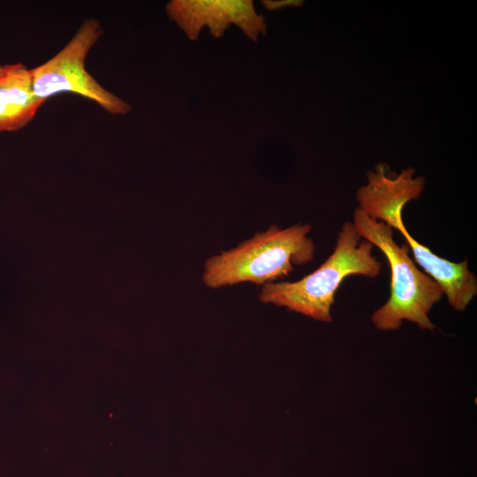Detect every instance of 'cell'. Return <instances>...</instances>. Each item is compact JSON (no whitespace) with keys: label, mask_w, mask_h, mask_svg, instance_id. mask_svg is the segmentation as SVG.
Masks as SVG:
<instances>
[{"label":"cell","mask_w":477,"mask_h":477,"mask_svg":"<svg viewBox=\"0 0 477 477\" xmlns=\"http://www.w3.org/2000/svg\"><path fill=\"white\" fill-rule=\"evenodd\" d=\"M311 229L309 223L284 229L271 224L235 247L208 258L202 282L211 289L241 283L264 285L276 282L289 276L294 266L313 261L315 246L308 237Z\"/></svg>","instance_id":"obj_1"},{"label":"cell","mask_w":477,"mask_h":477,"mask_svg":"<svg viewBox=\"0 0 477 477\" xmlns=\"http://www.w3.org/2000/svg\"><path fill=\"white\" fill-rule=\"evenodd\" d=\"M374 246L361 240L352 222L343 223L336 246L314 271L294 282L276 281L262 285L259 299L283 307L315 321L330 322L335 294L348 276L376 277L382 264L372 254Z\"/></svg>","instance_id":"obj_2"},{"label":"cell","mask_w":477,"mask_h":477,"mask_svg":"<svg viewBox=\"0 0 477 477\" xmlns=\"http://www.w3.org/2000/svg\"><path fill=\"white\" fill-rule=\"evenodd\" d=\"M352 223L361 238L382 251L390 269V294L371 315L375 328L398 330L407 321L421 329L435 330L428 314L443 296L439 284L416 267L409 246L395 241L392 228L369 217L359 207L353 211Z\"/></svg>","instance_id":"obj_3"},{"label":"cell","mask_w":477,"mask_h":477,"mask_svg":"<svg viewBox=\"0 0 477 477\" xmlns=\"http://www.w3.org/2000/svg\"><path fill=\"white\" fill-rule=\"evenodd\" d=\"M103 34L100 21L86 19L67 44L45 63L30 69L34 94L40 99L64 92L90 99L111 115L132 110L126 101L103 87L87 70L85 60Z\"/></svg>","instance_id":"obj_4"},{"label":"cell","mask_w":477,"mask_h":477,"mask_svg":"<svg viewBox=\"0 0 477 477\" xmlns=\"http://www.w3.org/2000/svg\"><path fill=\"white\" fill-rule=\"evenodd\" d=\"M166 12L190 40H197L205 26L220 38L234 24L254 42L267 31L265 17L255 11L251 0H172Z\"/></svg>","instance_id":"obj_5"},{"label":"cell","mask_w":477,"mask_h":477,"mask_svg":"<svg viewBox=\"0 0 477 477\" xmlns=\"http://www.w3.org/2000/svg\"><path fill=\"white\" fill-rule=\"evenodd\" d=\"M404 208L401 204L380 208L373 213L372 218L399 231L415 261L439 284L449 305L458 312L465 311L477 294V278L469 270L467 259L460 262L450 261L413 238L404 224Z\"/></svg>","instance_id":"obj_6"},{"label":"cell","mask_w":477,"mask_h":477,"mask_svg":"<svg viewBox=\"0 0 477 477\" xmlns=\"http://www.w3.org/2000/svg\"><path fill=\"white\" fill-rule=\"evenodd\" d=\"M44 102L34 94L30 69L21 63L0 64V133L24 128Z\"/></svg>","instance_id":"obj_7"},{"label":"cell","mask_w":477,"mask_h":477,"mask_svg":"<svg viewBox=\"0 0 477 477\" xmlns=\"http://www.w3.org/2000/svg\"><path fill=\"white\" fill-rule=\"evenodd\" d=\"M261 3L269 11H276L285 6L299 5L302 4L301 1H270V0H264V1H261Z\"/></svg>","instance_id":"obj_8"}]
</instances>
